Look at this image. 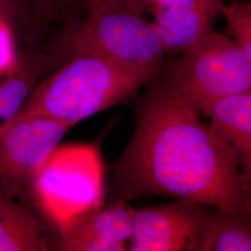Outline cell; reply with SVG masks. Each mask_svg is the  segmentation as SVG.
I'll use <instances>...</instances> for the list:
<instances>
[{"mask_svg": "<svg viewBox=\"0 0 251 251\" xmlns=\"http://www.w3.org/2000/svg\"><path fill=\"white\" fill-rule=\"evenodd\" d=\"M74 1L79 3L81 6L84 7V9H87V11H89L90 8H91L94 4H96L97 2H99L100 0H74ZM68 2H69V0H68Z\"/></svg>", "mask_w": 251, "mask_h": 251, "instance_id": "18", "label": "cell"}, {"mask_svg": "<svg viewBox=\"0 0 251 251\" xmlns=\"http://www.w3.org/2000/svg\"><path fill=\"white\" fill-rule=\"evenodd\" d=\"M75 126L39 118L10 126L0 134V179L30 184L64 135Z\"/></svg>", "mask_w": 251, "mask_h": 251, "instance_id": "7", "label": "cell"}, {"mask_svg": "<svg viewBox=\"0 0 251 251\" xmlns=\"http://www.w3.org/2000/svg\"><path fill=\"white\" fill-rule=\"evenodd\" d=\"M144 88L132 138L112 167L115 199L191 200L251 221V177L158 72Z\"/></svg>", "mask_w": 251, "mask_h": 251, "instance_id": "1", "label": "cell"}, {"mask_svg": "<svg viewBox=\"0 0 251 251\" xmlns=\"http://www.w3.org/2000/svg\"><path fill=\"white\" fill-rule=\"evenodd\" d=\"M180 52L158 74L198 117H208L224 98L251 91V59L230 36L212 30Z\"/></svg>", "mask_w": 251, "mask_h": 251, "instance_id": "4", "label": "cell"}, {"mask_svg": "<svg viewBox=\"0 0 251 251\" xmlns=\"http://www.w3.org/2000/svg\"><path fill=\"white\" fill-rule=\"evenodd\" d=\"M135 208L115 199L78 217L60 231L58 248L66 251H124Z\"/></svg>", "mask_w": 251, "mask_h": 251, "instance_id": "8", "label": "cell"}, {"mask_svg": "<svg viewBox=\"0 0 251 251\" xmlns=\"http://www.w3.org/2000/svg\"><path fill=\"white\" fill-rule=\"evenodd\" d=\"M208 117V126L218 143L251 177V90L219 100Z\"/></svg>", "mask_w": 251, "mask_h": 251, "instance_id": "11", "label": "cell"}, {"mask_svg": "<svg viewBox=\"0 0 251 251\" xmlns=\"http://www.w3.org/2000/svg\"><path fill=\"white\" fill-rule=\"evenodd\" d=\"M0 17L9 21L15 33L30 43L45 32L30 0H0Z\"/></svg>", "mask_w": 251, "mask_h": 251, "instance_id": "14", "label": "cell"}, {"mask_svg": "<svg viewBox=\"0 0 251 251\" xmlns=\"http://www.w3.org/2000/svg\"><path fill=\"white\" fill-rule=\"evenodd\" d=\"M159 70L78 57L39 81L18 113L0 131L27 120L47 118L76 125L136 96Z\"/></svg>", "mask_w": 251, "mask_h": 251, "instance_id": "2", "label": "cell"}, {"mask_svg": "<svg viewBox=\"0 0 251 251\" xmlns=\"http://www.w3.org/2000/svg\"><path fill=\"white\" fill-rule=\"evenodd\" d=\"M222 14L227 23V32L247 55L251 59V4L233 0L223 7Z\"/></svg>", "mask_w": 251, "mask_h": 251, "instance_id": "15", "label": "cell"}, {"mask_svg": "<svg viewBox=\"0 0 251 251\" xmlns=\"http://www.w3.org/2000/svg\"><path fill=\"white\" fill-rule=\"evenodd\" d=\"M119 3L125 4L127 6L134 7L136 9H141L143 11H149L155 18L162 11H164L176 0H115Z\"/></svg>", "mask_w": 251, "mask_h": 251, "instance_id": "17", "label": "cell"}, {"mask_svg": "<svg viewBox=\"0 0 251 251\" xmlns=\"http://www.w3.org/2000/svg\"><path fill=\"white\" fill-rule=\"evenodd\" d=\"M213 209L184 199L135 208L127 250L197 251L201 230Z\"/></svg>", "mask_w": 251, "mask_h": 251, "instance_id": "6", "label": "cell"}, {"mask_svg": "<svg viewBox=\"0 0 251 251\" xmlns=\"http://www.w3.org/2000/svg\"><path fill=\"white\" fill-rule=\"evenodd\" d=\"M49 73L46 51L30 50L19 57L17 68L0 76V131L19 112L31 91Z\"/></svg>", "mask_w": 251, "mask_h": 251, "instance_id": "12", "label": "cell"}, {"mask_svg": "<svg viewBox=\"0 0 251 251\" xmlns=\"http://www.w3.org/2000/svg\"><path fill=\"white\" fill-rule=\"evenodd\" d=\"M249 220L214 208L203 226L197 251H251Z\"/></svg>", "mask_w": 251, "mask_h": 251, "instance_id": "13", "label": "cell"}, {"mask_svg": "<svg viewBox=\"0 0 251 251\" xmlns=\"http://www.w3.org/2000/svg\"><path fill=\"white\" fill-rule=\"evenodd\" d=\"M15 35L11 23L7 19L0 17V76L9 75L18 66Z\"/></svg>", "mask_w": 251, "mask_h": 251, "instance_id": "16", "label": "cell"}, {"mask_svg": "<svg viewBox=\"0 0 251 251\" xmlns=\"http://www.w3.org/2000/svg\"><path fill=\"white\" fill-rule=\"evenodd\" d=\"M38 208L60 232L102 205V167L90 144L59 145L30 181Z\"/></svg>", "mask_w": 251, "mask_h": 251, "instance_id": "5", "label": "cell"}, {"mask_svg": "<svg viewBox=\"0 0 251 251\" xmlns=\"http://www.w3.org/2000/svg\"><path fill=\"white\" fill-rule=\"evenodd\" d=\"M225 0H176L152 25L167 52L182 51L213 30Z\"/></svg>", "mask_w": 251, "mask_h": 251, "instance_id": "9", "label": "cell"}, {"mask_svg": "<svg viewBox=\"0 0 251 251\" xmlns=\"http://www.w3.org/2000/svg\"><path fill=\"white\" fill-rule=\"evenodd\" d=\"M23 188V184L0 179V251H47L42 226Z\"/></svg>", "mask_w": 251, "mask_h": 251, "instance_id": "10", "label": "cell"}, {"mask_svg": "<svg viewBox=\"0 0 251 251\" xmlns=\"http://www.w3.org/2000/svg\"><path fill=\"white\" fill-rule=\"evenodd\" d=\"M144 11L115 0H100L87 18L71 21L47 50L49 73L78 57H94L119 65L160 70L167 53Z\"/></svg>", "mask_w": 251, "mask_h": 251, "instance_id": "3", "label": "cell"}]
</instances>
